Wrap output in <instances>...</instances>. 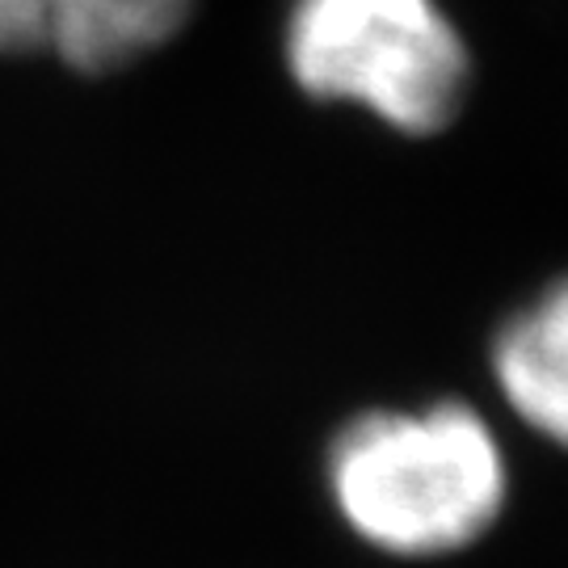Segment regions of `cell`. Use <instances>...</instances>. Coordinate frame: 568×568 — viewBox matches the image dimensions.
Returning <instances> with one entry per match:
<instances>
[{
  "instance_id": "obj_2",
  "label": "cell",
  "mask_w": 568,
  "mask_h": 568,
  "mask_svg": "<svg viewBox=\"0 0 568 568\" xmlns=\"http://www.w3.org/2000/svg\"><path fill=\"white\" fill-rule=\"evenodd\" d=\"M283 55L307 98L358 105L405 135L447 131L471 81L467 42L438 0H291Z\"/></svg>"
},
{
  "instance_id": "obj_3",
  "label": "cell",
  "mask_w": 568,
  "mask_h": 568,
  "mask_svg": "<svg viewBox=\"0 0 568 568\" xmlns=\"http://www.w3.org/2000/svg\"><path fill=\"white\" fill-rule=\"evenodd\" d=\"M194 0H0V55H51L77 72H119L161 51Z\"/></svg>"
},
{
  "instance_id": "obj_4",
  "label": "cell",
  "mask_w": 568,
  "mask_h": 568,
  "mask_svg": "<svg viewBox=\"0 0 568 568\" xmlns=\"http://www.w3.org/2000/svg\"><path fill=\"white\" fill-rule=\"evenodd\" d=\"M493 379L523 426L568 450V274L501 325Z\"/></svg>"
},
{
  "instance_id": "obj_1",
  "label": "cell",
  "mask_w": 568,
  "mask_h": 568,
  "mask_svg": "<svg viewBox=\"0 0 568 568\" xmlns=\"http://www.w3.org/2000/svg\"><path fill=\"white\" fill-rule=\"evenodd\" d=\"M328 497L363 544L434 560L476 544L501 518L506 450L471 405L375 408L337 429Z\"/></svg>"
}]
</instances>
